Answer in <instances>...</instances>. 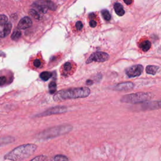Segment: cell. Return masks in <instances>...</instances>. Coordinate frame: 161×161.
I'll return each mask as SVG.
<instances>
[{
  "instance_id": "obj_27",
  "label": "cell",
  "mask_w": 161,
  "mask_h": 161,
  "mask_svg": "<svg viewBox=\"0 0 161 161\" xmlns=\"http://www.w3.org/2000/svg\"><path fill=\"white\" fill-rule=\"evenodd\" d=\"M6 82H7V78L5 77H0V86L4 85Z\"/></svg>"
},
{
  "instance_id": "obj_10",
  "label": "cell",
  "mask_w": 161,
  "mask_h": 161,
  "mask_svg": "<svg viewBox=\"0 0 161 161\" xmlns=\"http://www.w3.org/2000/svg\"><path fill=\"white\" fill-rule=\"evenodd\" d=\"M32 25V21L28 16H25L19 22V24H18V28L22 30V29H27L30 27Z\"/></svg>"
},
{
  "instance_id": "obj_19",
  "label": "cell",
  "mask_w": 161,
  "mask_h": 161,
  "mask_svg": "<svg viewBox=\"0 0 161 161\" xmlns=\"http://www.w3.org/2000/svg\"><path fill=\"white\" fill-rule=\"evenodd\" d=\"M52 76V73L47 72V71H45V72L42 73L40 75V77L44 81H48Z\"/></svg>"
},
{
  "instance_id": "obj_5",
  "label": "cell",
  "mask_w": 161,
  "mask_h": 161,
  "mask_svg": "<svg viewBox=\"0 0 161 161\" xmlns=\"http://www.w3.org/2000/svg\"><path fill=\"white\" fill-rule=\"evenodd\" d=\"M68 108L66 106H57L52 107L46 111H44L43 113H41L40 114L37 115V117H42V116H50L52 115H57V114H61V113H64L67 112Z\"/></svg>"
},
{
  "instance_id": "obj_16",
  "label": "cell",
  "mask_w": 161,
  "mask_h": 161,
  "mask_svg": "<svg viewBox=\"0 0 161 161\" xmlns=\"http://www.w3.org/2000/svg\"><path fill=\"white\" fill-rule=\"evenodd\" d=\"M140 48L144 52H146L151 49V43L148 40H144L140 44Z\"/></svg>"
},
{
  "instance_id": "obj_13",
  "label": "cell",
  "mask_w": 161,
  "mask_h": 161,
  "mask_svg": "<svg viewBox=\"0 0 161 161\" xmlns=\"http://www.w3.org/2000/svg\"><path fill=\"white\" fill-rule=\"evenodd\" d=\"M32 7L35 8L37 10H39V12L42 13H46L47 11V8L45 6H44L42 4H40L37 3H34L32 4Z\"/></svg>"
},
{
  "instance_id": "obj_12",
  "label": "cell",
  "mask_w": 161,
  "mask_h": 161,
  "mask_svg": "<svg viewBox=\"0 0 161 161\" xmlns=\"http://www.w3.org/2000/svg\"><path fill=\"white\" fill-rule=\"evenodd\" d=\"M11 27H12V25H11V23L9 22H8L7 24H5L4 25L3 30L1 33V37L4 38L8 35L11 30Z\"/></svg>"
},
{
  "instance_id": "obj_4",
  "label": "cell",
  "mask_w": 161,
  "mask_h": 161,
  "mask_svg": "<svg viewBox=\"0 0 161 161\" xmlns=\"http://www.w3.org/2000/svg\"><path fill=\"white\" fill-rule=\"evenodd\" d=\"M152 96V94L149 93H137L125 95L121 99V101L123 103L132 104L144 103L151 99Z\"/></svg>"
},
{
  "instance_id": "obj_23",
  "label": "cell",
  "mask_w": 161,
  "mask_h": 161,
  "mask_svg": "<svg viewBox=\"0 0 161 161\" xmlns=\"http://www.w3.org/2000/svg\"><path fill=\"white\" fill-rule=\"evenodd\" d=\"M8 23V18L4 15H0V26L4 25Z\"/></svg>"
},
{
  "instance_id": "obj_9",
  "label": "cell",
  "mask_w": 161,
  "mask_h": 161,
  "mask_svg": "<svg viewBox=\"0 0 161 161\" xmlns=\"http://www.w3.org/2000/svg\"><path fill=\"white\" fill-rule=\"evenodd\" d=\"M142 108L145 110H156L161 108V101H148L143 104Z\"/></svg>"
},
{
  "instance_id": "obj_21",
  "label": "cell",
  "mask_w": 161,
  "mask_h": 161,
  "mask_svg": "<svg viewBox=\"0 0 161 161\" xmlns=\"http://www.w3.org/2000/svg\"><path fill=\"white\" fill-rule=\"evenodd\" d=\"M22 35V33L20 30H15L13 32L11 36V39L13 40H19Z\"/></svg>"
},
{
  "instance_id": "obj_20",
  "label": "cell",
  "mask_w": 161,
  "mask_h": 161,
  "mask_svg": "<svg viewBox=\"0 0 161 161\" xmlns=\"http://www.w3.org/2000/svg\"><path fill=\"white\" fill-rule=\"evenodd\" d=\"M49 93L50 94H54L56 91H57V85L56 83L55 82H51L50 84H49Z\"/></svg>"
},
{
  "instance_id": "obj_2",
  "label": "cell",
  "mask_w": 161,
  "mask_h": 161,
  "mask_svg": "<svg viewBox=\"0 0 161 161\" xmlns=\"http://www.w3.org/2000/svg\"><path fill=\"white\" fill-rule=\"evenodd\" d=\"M90 89L87 87L61 90L54 95L53 100L55 101H61L70 99L86 98L90 94Z\"/></svg>"
},
{
  "instance_id": "obj_3",
  "label": "cell",
  "mask_w": 161,
  "mask_h": 161,
  "mask_svg": "<svg viewBox=\"0 0 161 161\" xmlns=\"http://www.w3.org/2000/svg\"><path fill=\"white\" fill-rule=\"evenodd\" d=\"M73 129V127L69 125H64L56 127H53L50 129L44 130V132L37 135L39 139H50L54 137L66 134L70 132Z\"/></svg>"
},
{
  "instance_id": "obj_29",
  "label": "cell",
  "mask_w": 161,
  "mask_h": 161,
  "mask_svg": "<svg viewBox=\"0 0 161 161\" xmlns=\"http://www.w3.org/2000/svg\"><path fill=\"white\" fill-rule=\"evenodd\" d=\"M96 25H97V23L96 22H95L94 20H92L90 21V22H89V25H90L91 27L92 28H94V27H96Z\"/></svg>"
},
{
  "instance_id": "obj_25",
  "label": "cell",
  "mask_w": 161,
  "mask_h": 161,
  "mask_svg": "<svg viewBox=\"0 0 161 161\" xmlns=\"http://www.w3.org/2000/svg\"><path fill=\"white\" fill-rule=\"evenodd\" d=\"M72 69V65L70 62H66L64 65V73H68Z\"/></svg>"
},
{
  "instance_id": "obj_11",
  "label": "cell",
  "mask_w": 161,
  "mask_h": 161,
  "mask_svg": "<svg viewBox=\"0 0 161 161\" xmlns=\"http://www.w3.org/2000/svg\"><path fill=\"white\" fill-rule=\"evenodd\" d=\"M39 1L41 3V4L45 6L48 9H50L52 11H55L57 9V6L51 0H39Z\"/></svg>"
},
{
  "instance_id": "obj_26",
  "label": "cell",
  "mask_w": 161,
  "mask_h": 161,
  "mask_svg": "<svg viewBox=\"0 0 161 161\" xmlns=\"http://www.w3.org/2000/svg\"><path fill=\"white\" fill-rule=\"evenodd\" d=\"M76 27L77 30H81L82 27H83V25L81 21H78L76 23Z\"/></svg>"
},
{
  "instance_id": "obj_28",
  "label": "cell",
  "mask_w": 161,
  "mask_h": 161,
  "mask_svg": "<svg viewBox=\"0 0 161 161\" xmlns=\"http://www.w3.org/2000/svg\"><path fill=\"white\" fill-rule=\"evenodd\" d=\"M33 65H34L35 67L39 68L41 65V62L39 59H35L33 62Z\"/></svg>"
},
{
  "instance_id": "obj_15",
  "label": "cell",
  "mask_w": 161,
  "mask_h": 161,
  "mask_svg": "<svg viewBox=\"0 0 161 161\" xmlns=\"http://www.w3.org/2000/svg\"><path fill=\"white\" fill-rule=\"evenodd\" d=\"M159 68L156 65H148L146 68V73L148 74L155 75L159 70Z\"/></svg>"
},
{
  "instance_id": "obj_24",
  "label": "cell",
  "mask_w": 161,
  "mask_h": 161,
  "mask_svg": "<svg viewBox=\"0 0 161 161\" xmlns=\"http://www.w3.org/2000/svg\"><path fill=\"white\" fill-rule=\"evenodd\" d=\"M48 160V157L45 156H39L34 159H32L30 161H47Z\"/></svg>"
},
{
  "instance_id": "obj_6",
  "label": "cell",
  "mask_w": 161,
  "mask_h": 161,
  "mask_svg": "<svg viewBox=\"0 0 161 161\" xmlns=\"http://www.w3.org/2000/svg\"><path fill=\"white\" fill-rule=\"evenodd\" d=\"M110 57L108 53L102 52H98L91 54L86 61V64L91 63L92 62H103L108 61Z\"/></svg>"
},
{
  "instance_id": "obj_7",
  "label": "cell",
  "mask_w": 161,
  "mask_h": 161,
  "mask_svg": "<svg viewBox=\"0 0 161 161\" xmlns=\"http://www.w3.org/2000/svg\"><path fill=\"white\" fill-rule=\"evenodd\" d=\"M143 70H144V68L142 65L138 64L128 68L125 70V73L129 77H135L140 76L143 72Z\"/></svg>"
},
{
  "instance_id": "obj_8",
  "label": "cell",
  "mask_w": 161,
  "mask_h": 161,
  "mask_svg": "<svg viewBox=\"0 0 161 161\" xmlns=\"http://www.w3.org/2000/svg\"><path fill=\"white\" fill-rule=\"evenodd\" d=\"M134 87V84L132 82H123L116 85L113 89L116 91H130Z\"/></svg>"
},
{
  "instance_id": "obj_17",
  "label": "cell",
  "mask_w": 161,
  "mask_h": 161,
  "mask_svg": "<svg viewBox=\"0 0 161 161\" xmlns=\"http://www.w3.org/2000/svg\"><path fill=\"white\" fill-rule=\"evenodd\" d=\"M51 161H69V158L63 155H57L52 158Z\"/></svg>"
},
{
  "instance_id": "obj_14",
  "label": "cell",
  "mask_w": 161,
  "mask_h": 161,
  "mask_svg": "<svg viewBox=\"0 0 161 161\" xmlns=\"http://www.w3.org/2000/svg\"><path fill=\"white\" fill-rule=\"evenodd\" d=\"M114 9L116 13L118 16H123L125 14V10L123 6L119 3H116L114 4Z\"/></svg>"
},
{
  "instance_id": "obj_31",
  "label": "cell",
  "mask_w": 161,
  "mask_h": 161,
  "mask_svg": "<svg viewBox=\"0 0 161 161\" xmlns=\"http://www.w3.org/2000/svg\"><path fill=\"white\" fill-rule=\"evenodd\" d=\"M86 84L88 85H92L93 84V81L91 80H88L86 82Z\"/></svg>"
},
{
  "instance_id": "obj_18",
  "label": "cell",
  "mask_w": 161,
  "mask_h": 161,
  "mask_svg": "<svg viewBox=\"0 0 161 161\" xmlns=\"http://www.w3.org/2000/svg\"><path fill=\"white\" fill-rule=\"evenodd\" d=\"M29 14H30V15H31L33 18V19H35V20H40L42 19L39 13L34 9H31L30 10Z\"/></svg>"
},
{
  "instance_id": "obj_22",
  "label": "cell",
  "mask_w": 161,
  "mask_h": 161,
  "mask_svg": "<svg viewBox=\"0 0 161 161\" xmlns=\"http://www.w3.org/2000/svg\"><path fill=\"white\" fill-rule=\"evenodd\" d=\"M101 14L103 15V19L106 20V21H109L111 19V15L109 11L106 10H104L102 11H101Z\"/></svg>"
},
{
  "instance_id": "obj_30",
  "label": "cell",
  "mask_w": 161,
  "mask_h": 161,
  "mask_svg": "<svg viewBox=\"0 0 161 161\" xmlns=\"http://www.w3.org/2000/svg\"><path fill=\"white\" fill-rule=\"evenodd\" d=\"M125 4H127V5H130L132 4V0H123Z\"/></svg>"
},
{
  "instance_id": "obj_1",
  "label": "cell",
  "mask_w": 161,
  "mask_h": 161,
  "mask_svg": "<svg viewBox=\"0 0 161 161\" xmlns=\"http://www.w3.org/2000/svg\"><path fill=\"white\" fill-rule=\"evenodd\" d=\"M37 146L29 144L16 147L4 156V159L11 161H22L33 154L36 151Z\"/></svg>"
}]
</instances>
